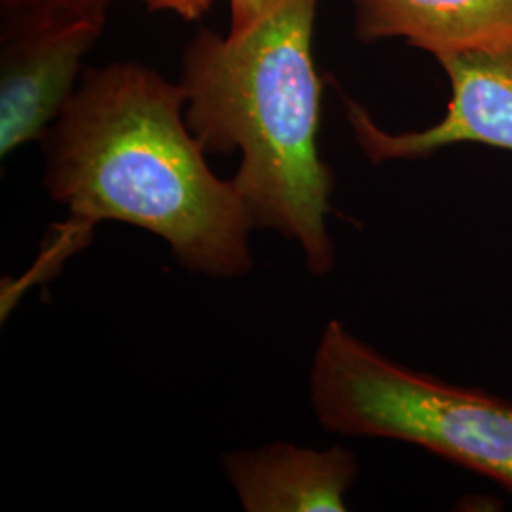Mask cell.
I'll use <instances>...</instances> for the list:
<instances>
[{
	"mask_svg": "<svg viewBox=\"0 0 512 512\" xmlns=\"http://www.w3.org/2000/svg\"><path fill=\"white\" fill-rule=\"evenodd\" d=\"M361 42L404 38L435 59L512 42V0H351Z\"/></svg>",
	"mask_w": 512,
	"mask_h": 512,
	"instance_id": "52a82bcc",
	"label": "cell"
},
{
	"mask_svg": "<svg viewBox=\"0 0 512 512\" xmlns=\"http://www.w3.org/2000/svg\"><path fill=\"white\" fill-rule=\"evenodd\" d=\"M275 0H230V33H241L249 29L256 19L262 18L264 12L274 4Z\"/></svg>",
	"mask_w": 512,
	"mask_h": 512,
	"instance_id": "9c48e42d",
	"label": "cell"
},
{
	"mask_svg": "<svg viewBox=\"0 0 512 512\" xmlns=\"http://www.w3.org/2000/svg\"><path fill=\"white\" fill-rule=\"evenodd\" d=\"M450 82L446 114L420 131L389 133L344 95L349 126L372 164L423 160L442 148L484 145L512 152V42L437 59Z\"/></svg>",
	"mask_w": 512,
	"mask_h": 512,
	"instance_id": "277c9868",
	"label": "cell"
},
{
	"mask_svg": "<svg viewBox=\"0 0 512 512\" xmlns=\"http://www.w3.org/2000/svg\"><path fill=\"white\" fill-rule=\"evenodd\" d=\"M310 395L325 431L420 446L512 494L511 399L399 365L334 319L311 361Z\"/></svg>",
	"mask_w": 512,
	"mask_h": 512,
	"instance_id": "3957f363",
	"label": "cell"
},
{
	"mask_svg": "<svg viewBox=\"0 0 512 512\" xmlns=\"http://www.w3.org/2000/svg\"><path fill=\"white\" fill-rule=\"evenodd\" d=\"M319 0H275L262 18L186 44L184 118L207 156L241 154L232 179L253 228L296 241L308 272L336 264L327 228L334 173L319 152L323 82L313 33Z\"/></svg>",
	"mask_w": 512,
	"mask_h": 512,
	"instance_id": "7a4b0ae2",
	"label": "cell"
},
{
	"mask_svg": "<svg viewBox=\"0 0 512 512\" xmlns=\"http://www.w3.org/2000/svg\"><path fill=\"white\" fill-rule=\"evenodd\" d=\"M95 19L2 21L0 158L40 141L71 99L82 61L103 35Z\"/></svg>",
	"mask_w": 512,
	"mask_h": 512,
	"instance_id": "5b68a950",
	"label": "cell"
},
{
	"mask_svg": "<svg viewBox=\"0 0 512 512\" xmlns=\"http://www.w3.org/2000/svg\"><path fill=\"white\" fill-rule=\"evenodd\" d=\"M184 107L183 86L141 63L86 69L40 139L44 186L80 228L128 222L194 274L243 277L253 224L232 181L211 171Z\"/></svg>",
	"mask_w": 512,
	"mask_h": 512,
	"instance_id": "6da1fadb",
	"label": "cell"
},
{
	"mask_svg": "<svg viewBox=\"0 0 512 512\" xmlns=\"http://www.w3.org/2000/svg\"><path fill=\"white\" fill-rule=\"evenodd\" d=\"M112 2L114 0H0V6L2 21L69 16L107 23Z\"/></svg>",
	"mask_w": 512,
	"mask_h": 512,
	"instance_id": "ba28073f",
	"label": "cell"
},
{
	"mask_svg": "<svg viewBox=\"0 0 512 512\" xmlns=\"http://www.w3.org/2000/svg\"><path fill=\"white\" fill-rule=\"evenodd\" d=\"M148 12H173L184 21L202 18L213 0H141Z\"/></svg>",
	"mask_w": 512,
	"mask_h": 512,
	"instance_id": "30bf717a",
	"label": "cell"
},
{
	"mask_svg": "<svg viewBox=\"0 0 512 512\" xmlns=\"http://www.w3.org/2000/svg\"><path fill=\"white\" fill-rule=\"evenodd\" d=\"M222 469L247 512L346 511L359 461L344 446L313 450L274 442L222 458Z\"/></svg>",
	"mask_w": 512,
	"mask_h": 512,
	"instance_id": "8992f818",
	"label": "cell"
}]
</instances>
